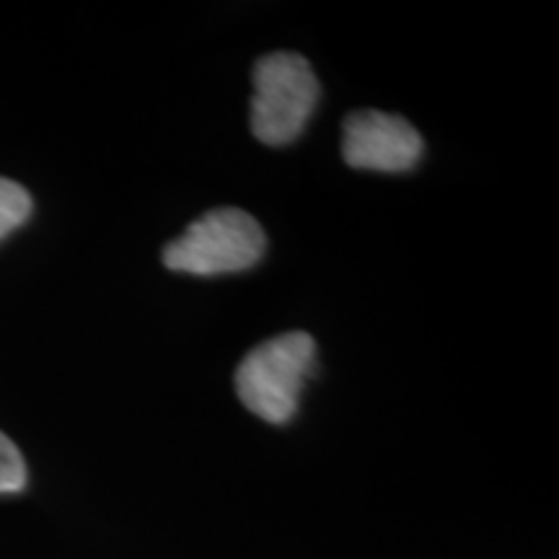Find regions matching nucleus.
I'll return each mask as SVG.
<instances>
[{
    "label": "nucleus",
    "mask_w": 559,
    "mask_h": 559,
    "mask_svg": "<svg viewBox=\"0 0 559 559\" xmlns=\"http://www.w3.org/2000/svg\"><path fill=\"white\" fill-rule=\"evenodd\" d=\"M264 254V230L239 207L210 210L164 249L174 272L210 277L254 267Z\"/></svg>",
    "instance_id": "7ed1b4c3"
},
{
    "label": "nucleus",
    "mask_w": 559,
    "mask_h": 559,
    "mask_svg": "<svg viewBox=\"0 0 559 559\" xmlns=\"http://www.w3.org/2000/svg\"><path fill=\"white\" fill-rule=\"evenodd\" d=\"M319 104V81L296 52H270L254 66L251 132L267 145H288L304 132Z\"/></svg>",
    "instance_id": "f03ea898"
},
{
    "label": "nucleus",
    "mask_w": 559,
    "mask_h": 559,
    "mask_svg": "<svg viewBox=\"0 0 559 559\" xmlns=\"http://www.w3.org/2000/svg\"><path fill=\"white\" fill-rule=\"evenodd\" d=\"M26 485V464L16 443L0 432V495L21 492Z\"/></svg>",
    "instance_id": "423d86ee"
},
{
    "label": "nucleus",
    "mask_w": 559,
    "mask_h": 559,
    "mask_svg": "<svg viewBox=\"0 0 559 559\" xmlns=\"http://www.w3.org/2000/svg\"><path fill=\"white\" fill-rule=\"evenodd\" d=\"M423 138L400 115L386 111H353L342 128V156L347 166L362 171L402 174L423 158Z\"/></svg>",
    "instance_id": "20e7f679"
},
{
    "label": "nucleus",
    "mask_w": 559,
    "mask_h": 559,
    "mask_svg": "<svg viewBox=\"0 0 559 559\" xmlns=\"http://www.w3.org/2000/svg\"><path fill=\"white\" fill-rule=\"evenodd\" d=\"M317 368V342L306 332H288L257 345L236 368V394L243 407L272 425H285L298 412L306 381Z\"/></svg>",
    "instance_id": "f257e3e1"
},
{
    "label": "nucleus",
    "mask_w": 559,
    "mask_h": 559,
    "mask_svg": "<svg viewBox=\"0 0 559 559\" xmlns=\"http://www.w3.org/2000/svg\"><path fill=\"white\" fill-rule=\"evenodd\" d=\"M32 215V194L19 185L0 177V239L24 226Z\"/></svg>",
    "instance_id": "39448f33"
}]
</instances>
